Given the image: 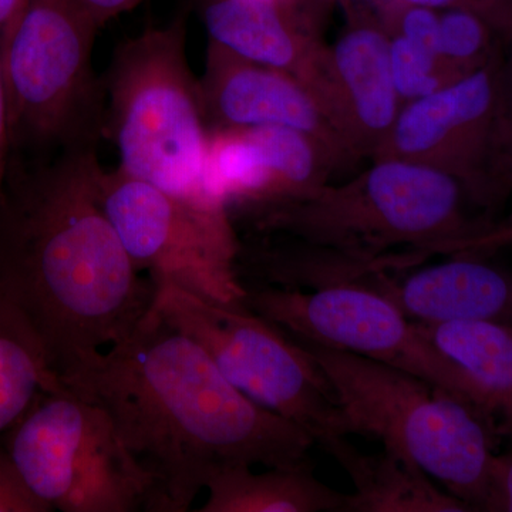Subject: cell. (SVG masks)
I'll use <instances>...</instances> for the list:
<instances>
[{
  "label": "cell",
  "instance_id": "cell-1",
  "mask_svg": "<svg viewBox=\"0 0 512 512\" xmlns=\"http://www.w3.org/2000/svg\"><path fill=\"white\" fill-rule=\"evenodd\" d=\"M57 380L109 414L146 480L148 512L190 510L224 467L306 463L315 444L239 392L153 306L124 338Z\"/></svg>",
  "mask_w": 512,
  "mask_h": 512
},
{
  "label": "cell",
  "instance_id": "cell-2",
  "mask_svg": "<svg viewBox=\"0 0 512 512\" xmlns=\"http://www.w3.org/2000/svg\"><path fill=\"white\" fill-rule=\"evenodd\" d=\"M101 170L97 144L12 154L0 190V291L57 379L130 333L156 295L101 208Z\"/></svg>",
  "mask_w": 512,
  "mask_h": 512
},
{
  "label": "cell",
  "instance_id": "cell-3",
  "mask_svg": "<svg viewBox=\"0 0 512 512\" xmlns=\"http://www.w3.org/2000/svg\"><path fill=\"white\" fill-rule=\"evenodd\" d=\"M456 178L429 165L376 158L348 183L325 184L301 200L247 215L256 231L286 234L360 268H412L433 254H460L493 228L464 211Z\"/></svg>",
  "mask_w": 512,
  "mask_h": 512
},
{
  "label": "cell",
  "instance_id": "cell-4",
  "mask_svg": "<svg viewBox=\"0 0 512 512\" xmlns=\"http://www.w3.org/2000/svg\"><path fill=\"white\" fill-rule=\"evenodd\" d=\"M185 43V20L177 18L117 47L104 80V134L116 144L123 173L184 200L227 208L212 184L210 130Z\"/></svg>",
  "mask_w": 512,
  "mask_h": 512
},
{
  "label": "cell",
  "instance_id": "cell-5",
  "mask_svg": "<svg viewBox=\"0 0 512 512\" xmlns=\"http://www.w3.org/2000/svg\"><path fill=\"white\" fill-rule=\"evenodd\" d=\"M325 372L343 431L413 461L473 511H488L500 437L473 407L439 384L367 357L305 345Z\"/></svg>",
  "mask_w": 512,
  "mask_h": 512
},
{
  "label": "cell",
  "instance_id": "cell-6",
  "mask_svg": "<svg viewBox=\"0 0 512 512\" xmlns=\"http://www.w3.org/2000/svg\"><path fill=\"white\" fill-rule=\"evenodd\" d=\"M99 23L77 0H29L0 46L10 154L99 144L106 89L93 69Z\"/></svg>",
  "mask_w": 512,
  "mask_h": 512
},
{
  "label": "cell",
  "instance_id": "cell-7",
  "mask_svg": "<svg viewBox=\"0 0 512 512\" xmlns=\"http://www.w3.org/2000/svg\"><path fill=\"white\" fill-rule=\"evenodd\" d=\"M154 309L201 346L222 375L248 399L292 421L315 443L346 437L338 402L311 350L252 312L180 286H156Z\"/></svg>",
  "mask_w": 512,
  "mask_h": 512
},
{
  "label": "cell",
  "instance_id": "cell-8",
  "mask_svg": "<svg viewBox=\"0 0 512 512\" xmlns=\"http://www.w3.org/2000/svg\"><path fill=\"white\" fill-rule=\"evenodd\" d=\"M5 450L23 483L53 510L133 512L147 484L109 414L62 383L37 394L8 430Z\"/></svg>",
  "mask_w": 512,
  "mask_h": 512
},
{
  "label": "cell",
  "instance_id": "cell-9",
  "mask_svg": "<svg viewBox=\"0 0 512 512\" xmlns=\"http://www.w3.org/2000/svg\"><path fill=\"white\" fill-rule=\"evenodd\" d=\"M101 208L137 271L224 305L244 303L239 244L227 208L207 207L120 171L101 170Z\"/></svg>",
  "mask_w": 512,
  "mask_h": 512
},
{
  "label": "cell",
  "instance_id": "cell-10",
  "mask_svg": "<svg viewBox=\"0 0 512 512\" xmlns=\"http://www.w3.org/2000/svg\"><path fill=\"white\" fill-rule=\"evenodd\" d=\"M244 303L296 342L353 353L439 384L468 402L463 376L419 322L365 286L342 282L313 289L249 288ZM471 407V406H470Z\"/></svg>",
  "mask_w": 512,
  "mask_h": 512
},
{
  "label": "cell",
  "instance_id": "cell-11",
  "mask_svg": "<svg viewBox=\"0 0 512 512\" xmlns=\"http://www.w3.org/2000/svg\"><path fill=\"white\" fill-rule=\"evenodd\" d=\"M503 50L476 72L404 103L376 158L429 165L456 178L468 200L490 210L488 165Z\"/></svg>",
  "mask_w": 512,
  "mask_h": 512
},
{
  "label": "cell",
  "instance_id": "cell-12",
  "mask_svg": "<svg viewBox=\"0 0 512 512\" xmlns=\"http://www.w3.org/2000/svg\"><path fill=\"white\" fill-rule=\"evenodd\" d=\"M311 92L352 157L375 156L403 106L386 25L355 10L335 45L323 49Z\"/></svg>",
  "mask_w": 512,
  "mask_h": 512
},
{
  "label": "cell",
  "instance_id": "cell-13",
  "mask_svg": "<svg viewBox=\"0 0 512 512\" xmlns=\"http://www.w3.org/2000/svg\"><path fill=\"white\" fill-rule=\"evenodd\" d=\"M336 160L315 138L284 127L211 131L210 171L228 211L245 215L308 197Z\"/></svg>",
  "mask_w": 512,
  "mask_h": 512
},
{
  "label": "cell",
  "instance_id": "cell-14",
  "mask_svg": "<svg viewBox=\"0 0 512 512\" xmlns=\"http://www.w3.org/2000/svg\"><path fill=\"white\" fill-rule=\"evenodd\" d=\"M208 130L284 127L315 138L336 163L355 160L315 94L292 74L242 59L208 40L200 79Z\"/></svg>",
  "mask_w": 512,
  "mask_h": 512
},
{
  "label": "cell",
  "instance_id": "cell-15",
  "mask_svg": "<svg viewBox=\"0 0 512 512\" xmlns=\"http://www.w3.org/2000/svg\"><path fill=\"white\" fill-rule=\"evenodd\" d=\"M346 282L380 293L414 322L512 326V272L474 254H454L402 279L369 271Z\"/></svg>",
  "mask_w": 512,
  "mask_h": 512
},
{
  "label": "cell",
  "instance_id": "cell-16",
  "mask_svg": "<svg viewBox=\"0 0 512 512\" xmlns=\"http://www.w3.org/2000/svg\"><path fill=\"white\" fill-rule=\"evenodd\" d=\"M212 42L242 59L281 70L309 87L323 45L286 0H205Z\"/></svg>",
  "mask_w": 512,
  "mask_h": 512
},
{
  "label": "cell",
  "instance_id": "cell-17",
  "mask_svg": "<svg viewBox=\"0 0 512 512\" xmlns=\"http://www.w3.org/2000/svg\"><path fill=\"white\" fill-rule=\"evenodd\" d=\"M420 323L466 382L468 402L501 440L512 437V326Z\"/></svg>",
  "mask_w": 512,
  "mask_h": 512
},
{
  "label": "cell",
  "instance_id": "cell-18",
  "mask_svg": "<svg viewBox=\"0 0 512 512\" xmlns=\"http://www.w3.org/2000/svg\"><path fill=\"white\" fill-rule=\"evenodd\" d=\"M355 485L348 512H468L470 505L441 490L423 468L393 451L365 454L346 437L326 444Z\"/></svg>",
  "mask_w": 512,
  "mask_h": 512
},
{
  "label": "cell",
  "instance_id": "cell-19",
  "mask_svg": "<svg viewBox=\"0 0 512 512\" xmlns=\"http://www.w3.org/2000/svg\"><path fill=\"white\" fill-rule=\"evenodd\" d=\"M200 512H348V494L323 484L309 461L254 473L238 464L221 468L207 484Z\"/></svg>",
  "mask_w": 512,
  "mask_h": 512
},
{
  "label": "cell",
  "instance_id": "cell-20",
  "mask_svg": "<svg viewBox=\"0 0 512 512\" xmlns=\"http://www.w3.org/2000/svg\"><path fill=\"white\" fill-rule=\"evenodd\" d=\"M57 383L35 329L0 291V434L25 414L37 394Z\"/></svg>",
  "mask_w": 512,
  "mask_h": 512
},
{
  "label": "cell",
  "instance_id": "cell-21",
  "mask_svg": "<svg viewBox=\"0 0 512 512\" xmlns=\"http://www.w3.org/2000/svg\"><path fill=\"white\" fill-rule=\"evenodd\" d=\"M500 37L476 13L458 8L439 12V56L457 79L476 72L501 52Z\"/></svg>",
  "mask_w": 512,
  "mask_h": 512
},
{
  "label": "cell",
  "instance_id": "cell-22",
  "mask_svg": "<svg viewBox=\"0 0 512 512\" xmlns=\"http://www.w3.org/2000/svg\"><path fill=\"white\" fill-rule=\"evenodd\" d=\"M507 56H503L495 116L490 165H488V198L490 210H497L512 194V40Z\"/></svg>",
  "mask_w": 512,
  "mask_h": 512
},
{
  "label": "cell",
  "instance_id": "cell-23",
  "mask_svg": "<svg viewBox=\"0 0 512 512\" xmlns=\"http://www.w3.org/2000/svg\"><path fill=\"white\" fill-rule=\"evenodd\" d=\"M390 70L402 104L427 96L457 80L439 60L414 49L394 33H390Z\"/></svg>",
  "mask_w": 512,
  "mask_h": 512
},
{
  "label": "cell",
  "instance_id": "cell-24",
  "mask_svg": "<svg viewBox=\"0 0 512 512\" xmlns=\"http://www.w3.org/2000/svg\"><path fill=\"white\" fill-rule=\"evenodd\" d=\"M52 508L40 501L23 483L5 448L0 447V512H49Z\"/></svg>",
  "mask_w": 512,
  "mask_h": 512
},
{
  "label": "cell",
  "instance_id": "cell-25",
  "mask_svg": "<svg viewBox=\"0 0 512 512\" xmlns=\"http://www.w3.org/2000/svg\"><path fill=\"white\" fill-rule=\"evenodd\" d=\"M433 9L458 8L476 13L493 28L501 42L512 40V0H420Z\"/></svg>",
  "mask_w": 512,
  "mask_h": 512
},
{
  "label": "cell",
  "instance_id": "cell-26",
  "mask_svg": "<svg viewBox=\"0 0 512 512\" xmlns=\"http://www.w3.org/2000/svg\"><path fill=\"white\" fill-rule=\"evenodd\" d=\"M510 447L503 453L495 451L490 473L488 511L512 512V437Z\"/></svg>",
  "mask_w": 512,
  "mask_h": 512
},
{
  "label": "cell",
  "instance_id": "cell-27",
  "mask_svg": "<svg viewBox=\"0 0 512 512\" xmlns=\"http://www.w3.org/2000/svg\"><path fill=\"white\" fill-rule=\"evenodd\" d=\"M77 2L90 13L101 28L121 13L137 8L143 0H77Z\"/></svg>",
  "mask_w": 512,
  "mask_h": 512
},
{
  "label": "cell",
  "instance_id": "cell-28",
  "mask_svg": "<svg viewBox=\"0 0 512 512\" xmlns=\"http://www.w3.org/2000/svg\"><path fill=\"white\" fill-rule=\"evenodd\" d=\"M10 158L8 100L3 82L2 60H0V190L8 173Z\"/></svg>",
  "mask_w": 512,
  "mask_h": 512
},
{
  "label": "cell",
  "instance_id": "cell-29",
  "mask_svg": "<svg viewBox=\"0 0 512 512\" xmlns=\"http://www.w3.org/2000/svg\"><path fill=\"white\" fill-rule=\"evenodd\" d=\"M512 244V212L504 221L494 224L493 228L478 238L468 248V254H478L481 251H490V249L504 247V245Z\"/></svg>",
  "mask_w": 512,
  "mask_h": 512
},
{
  "label": "cell",
  "instance_id": "cell-30",
  "mask_svg": "<svg viewBox=\"0 0 512 512\" xmlns=\"http://www.w3.org/2000/svg\"><path fill=\"white\" fill-rule=\"evenodd\" d=\"M29 0H0V46L15 28Z\"/></svg>",
  "mask_w": 512,
  "mask_h": 512
},
{
  "label": "cell",
  "instance_id": "cell-31",
  "mask_svg": "<svg viewBox=\"0 0 512 512\" xmlns=\"http://www.w3.org/2000/svg\"><path fill=\"white\" fill-rule=\"evenodd\" d=\"M322 2H333V0H322Z\"/></svg>",
  "mask_w": 512,
  "mask_h": 512
}]
</instances>
